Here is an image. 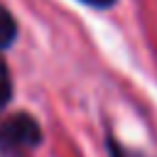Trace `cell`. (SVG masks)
Segmentation results:
<instances>
[{"label":"cell","instance_id":"obj_4","mask_svg":"<svg viewBox=\"0 0 157 157\" xmlns=\"http://www.w3.org/2000/svg\"><path fill=\"white\" fill-rule=\"evenodd\" d=\"M12 98H15V83H12L10 64H7L5 54H0V115H2L5 108L12 103Z\"/></svg>","mask_w":157,"mask_h":157},{"label":"cell","instance_id":"obj_1","mask_svg":"<svg viewBox=\"0 0 157 157\" xmlns=\"http://www.w3.org/2000/svg\"><path fill=\"white\" fill-rule=\"evenodd\" d=\"M42 145L44 128L32 113L17 110L0 120V157H34Z\"/></svg>","mask_w":157,"mask_h":157},{"label":"cell","instance_id":"obj_3","mask_svg":"<svg viewBox=\"0 0 157 157\" xmlns=\"http://www.w3.org/2000/svg\"><path fill=\"white\" fill-rule=\"evenodd\" d=\"M103 145H105V155L108 157H155L152 152L142 150V147H130L125 145L113 130H105L103 132Z\"/></svg>","mask_w":157,"mask_h":157},{"label":"cell","instance_id":"obj_2","mask_svg":"<svg viewBox=\"0 0 157 157\" xmlns=\"http://www.w3.org/2000/svg\"><path fill=\"white\" fill-rule=\"evenodd\" d=\"M17 39H20V22L12 15V10L5 2H0V54L12 49Z\"/></svg>","mask_w":157,"mask_h":157},{"label":"cell","instance_id":"obj_5","mask_svg":"<svg viewBox=\"0 0 157 157\" xmlns=\"http://www.w3.org/2000/svg\"><path fill=\"white\" fill-rule=\"evenodd\" d=\"M81 5H86V7H91V10H98V12H105V10H110V7H115L120 0H78Z\"/></svg>","mask_w":157,"mask_h":157}]
</instances>
